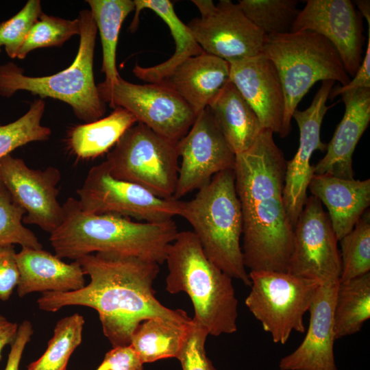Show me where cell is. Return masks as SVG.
<instances>
[{
    "mask_svg": "<svg viewBox=\"0 0 370 370\" xmlns=\"http://www.w3.org/2000/svg\"><path fill=\"white\" fill-rule=\"evenodd\" d=\"M90 281L81 289L44 292L38 308L56 312L64 306H84L98 312L104 335L113 347L127 346L144 320L162 318L180 323L192 319L181 309L173 310L156 297L153 288L159 264L138 257L98 252L76 260Z\"/></svg>",
    "mask_w": 370,
    "mask_h": 370,
    "instance_id": "6da1fadb",
    "label": "cell"
},
{
    "mask_svg": "<svg viewBox=\"0 0 370 370\" xmlns=\"http://www.w3.org/2000/svg\"><path fill=\"white\" fill-rule=\"evenodd\" d=\"M273 132L264 129L252 146L236 155V191L243 215L242 252L250 271L287 272L294 227L284 206L287 161Z\"/></svg>",
    "mask_w": 370,
    "mask_h": 370,
    "instance_id": "7a4b0ae2",
    "label": "cell"
},
{
    "mask_svg": "<svg viewBox=\"0 0 370 370\" xmlns=\"http://www.w3.org/2000/svg\"><path fill=\"white\" fill-rule=\"evenodd\" d=\"M62 208L63 220L49 238L61 259L76 260L94 252H106L161 264L179 232L173 219L140 223L114 214H87L73 197L67 199Z\"/></svg>",
    "mask_w": 370,
    "mask_h": 370,
    "instance_id": "3957f363",
    "label": "cell"
},
{
    "mask_svg": "<svg viewBox=\"0 0 370 370\" xmlns=\"http://www.w3.org/2000/svg\"><path fill=\"white\" fill-rule=\"evenodd\" d=\"M165 262L166 290L171 294L184 292L188 295L194 321L209 335L236 332L238 299L232 278L206 257L193 231L177 233L168 248Z\"/></svg>",
    "mask_w": 370,
    "mask_h": 370,
    "instance_id": "277c9868",
    "label": "cell"
},
{
    "mask_svg": "<svg viewBox=\"0 0 370 370\" xmlns=\"http://www.w3.org/2000/svg\"><path fill=\"white\" fill-rule=\"evenodd\" d=\"M180 216L193 227L206 257L230 278L250 286L240 243L243 215L234 170L217 173L193 199L182 201Z\"/></svg>",
    "mask_w": 370,
    "mask_h": 370,
    "instance_id": "5b68a950",
    "label": "cell"
},
{
    "mask_svg": "<svg viewBox=\"0 0 370 370\" xmlns=\"http://www.w3.org/2000/svg\"><path fill=\"white\" fill-rule=\"evenodd\" d=\"M79 45L76 57L66 69L51 75L31 77L10 62L0 65V96L9 98L18 90L51 97L69 104L75 116L85 123L103 118L106 103L101 100L93 73L97 27L90 10H82Z\"/></svg>",
    "mask_w": 370,
    "mask_h": 370,
    "instance_id": "8992f818",
    "label": "cell"
},
{
    "mask_svg": "<svg viewBox=\"0 0 370 370\" xmlns=\"http://www.w3.org/2000/svg\"><path fill=\"white\" fill-rule=\"evenodd\" d=\"M261 53L275 65L283 88L282 138L291 132L294 112L317 82L337 81L345 86L351 80L334 45L311 31L264 36Z\"/></svg>",
    "mask_w": 370,
    "mask_h": 370,
    "instance_id": "52a82bcc",
    "label": "cell"
},
{
    "mask_svg": "<svg viewBox=\"0 0 370 370\" xmlns=\"http://www.w3.org/2000/svg\"><path fill=\"white\" fill-rule=\"evenodd\" d=\"M178 159L177 143L137 122L122 135L105 162L114 177L171 199L177 186Z\"/></svg>",
    "mask_w": 370,
    "mask_h": 370,
    "instance_id": "ba28073f",
    "label": "cell"
},
{
    "mask_svg": "<svg viewBox=\"0 0 370 370\" xmlns=\"http://www.w3.org/2000/svg\"><path fill=\"white\" fill-rule=\"evenodd\" d=\"M249 275L245 305L273 341L284 345L293 331L304 333V315L321 284L288 272L250 271Z\"/></svg>",
    "mask_w": 370,
    "mask_h": 370,
    "instance_id": "9c48e42d",
    "label": "cell"
},
{
    "mask_svg": "<svg viewBox=\"0 0 370 370\" xmlns=\"http://www.w3.org/2000/svg\"><path fill=\"white\" fill-rule=\"evenodd\" d=\"M78 204L87 214H114L145 222H162L180 216L182 201L157 197L136 184L119 180L106 162L92 166L77 190Z\"/></svg>",
    "mask_w": 370,
    "mask_h": 370,
    "instance_id": "30bf717a",
    "label": "cell"
},
{
    "mask_svg": "<svg viewBox=\"0 0 370 370\" xmlns=\"http://www.w3.org/2000/svg\"><path fill=\"white\" fill-rule=\"evenodd\" d=\"M97 86L105 103L127 110L138 123L174 143L186 134L197 117L177 92L162 84H134L120 76L111 86L101 82Z\"/></svg>",
    "mask_w": 370,
    "mask_h": 370,
    "instance_id": "8fae6325",
    "label": "cell"
},
{
    "mask_svg": "<svg viewBox=\"0 0 370 370\" xmlns=\"http://www.w3.org/2000/svg\"><path fill=\"white\" fill-rule=\"evenodd\" d=\"M200 16L188 26L204 51L228 62L261 53L264 34L244 14L238 3L221 0H193Z\"/></svg>",
    "mask_w": 370,
    "mask_h": 370,
    "instance_id": "7c38bea8",
    "label": "cell"
},
{
    "mask_svg": "<svg viewBox=\"0 0 370 370\" xmlns=\"http://www.w3.org/2000/svg\"><path fill=\"white\" fill-rule=\"evenodd\" d=\"M338 241L321 201L312 195L307 197L294 226L287 272L321 284L340 280Z\"/></svg>",
    "mask_w": 370,
    "mask_h": 370,
    "instance_id": "4fadbf2b",
    "label": "cell"
},
{
    "mask_svg": "<svg viewBox=\"0 0 370 370\" xmlns=\"http://www.w3.org/2000/svg\"><path fill=\"white\" fill-rule=\"evenodd\" d=\"M179 167L173 198L180 199L207 184L217 173L234 169L236 155L216 125L207 107L196 117L177 143Z\"/></svg>",
    "mask_w": 370,
    "mask_h": 370,
    "instance_id": "5bb4252c",
    "label": "cell"
},
{
    "mask_svg": "<svg viewBox=\"0 0 370 370\" xmlns=\"http://www.w3.org/2000/svg\"><path fill=\"white\" fill-rule=\"evenodd\" d=\"M60 178V171L53 166L33 169L10 154L0 159V181L25 209L23 222L36 225L49 234L63 220V208L58 199Z\"/></svg>",
    "mask_w": 370,
    "mask_h": 370,
    "instance_id": "9a60e30c",
    "label": "cell"
},
{
    "mask_svg": "<svg viewBox=\"0 0 370 370\" xmlns=\"http://www.w3.org/2000/svg\"><path fill=\"white\" fill-rule=\"evenodd\" d=\"M334 84L332 80L323 81L310 106L302 111L297 109L293 114L299 127V143L293 159L286 162L283 198L293 227L308 197L307 189L314 174L310 158L314 151H323L327 149V145L321 140L320 131L324 116L330 107L326 101Z\"/></svg>",
    "mask_w": 370,
    "mask_h": 370,
    "instance_id": "2e32d148",
    "label": "cell"
},
{
    "mask_svg": "<svg viewBox=\"0 0 370 370\" xmlns=\"http://www.w3.org/2000/svg\"><path fill=\"white\" fill-rule=\"evenodd\" d=\"M311 31L336 48L348 75L354 77L362 61V22L349 0H308L291 32Z\"/></svg>",
    "mask_w": 370,
    "mask_h": 370,
    "instance_id": "e0dca14e",
    "label": "cell"
},
{
    "mask_svg": "<svg viewBox=\"0 0 370 370\" xmlns=\"http://www.w3.org/2000/svg\"><path fill=\"white\" fill-rule=\"evenodd\" d=\"M229 63L230 81L253 109L262 128L280 134L284 97L273 63L262 53Z\"/></svg>",
    "mask_w": 370,
    "mask_h": 370,
    "instance_id": "ac0fdd59",
    "label": "cell"
},
{
    "mask_svg": "<svg viewBox=\"0 0 370 370\" xmlns=\"http://www.w3.org/2000/svg\"><path fill=\"white\" fill-rule=\"evenodd\" d=\"M339 282L319 286L308 310L306 336L295 350L281 358L280 370H338L334 354L333 312Z\"/></svg>",
    "mask_w": 370,
    "mask_h": 370,
    "instance_id": "d6986e66",
    "label": "cell"
},
{
    "mask_svg": "<svg viewBox=\"0 0 370 370\" xmlns=\"http://www.w3.org/2000/svg\"><path fill=\"white\" fill-rule=\"evenodd\" d=\"M341 96L344 115L327 145L325 155L313 166L314 173L354 179L352 156L370 121V88L349 90Z\"/></svg>",
    "mask_w": 370,
    "mask_h": 370,
    "instance_id": "ffe728a7",
    "label": "cell"
},
{
    "mask_svg": "<svg viewBox=\"0 0 370 370\" xmlns=\"http://www.w3.org/2000/svg\"><path fill=\"white\" fill-rule=\"evenodd\" d=\"M230 82V63L203 51L189 58L162 82L177 92L197 116Z\"/></svg>",
    "mask_w": 370,
    "mask_h": 370,
    "instance_id": "44dd1931",
    "label": "cell"
},
{
    "mask_svg": "<svg viewBox=\"0 0 370 370\" xmlns=\"http://www.w3.org/2000/svg\"><path fill=\"white\" fill-rule=\"evenodd\" d=\"M16 260L20 297L34 292L75 291L85 286L84 273L77 260L68 264L42 249L29 247H22L16 253Z\"/></svg>",
    "mask_w": 370,
    "mask_h": 370,
    "instance_id": "7402d4cb",
    "label": "cell"
},
{
    "mask_svg": "<svg viewBox=\"0 0 370 370\" xmlns=\"http://www.w3.org/2000/svg\"><path fill=\"white\" fill-rule=\"evenodd\" d=\"M308 188L328 210L339 241L355 226L370 205V180L343 179L314 174Z\"/></svg>",
    "mask_w": 370,
    "mask_h": 370,
    "instance_id": "603a6c76",
    "label": "cell"
},
{
    "mask_svg": "<svg viewBox=\"0 0 370 370\" xmlns=\"http://www.w3.org/2000/svg\"><path fill=\"white\" fill-rule=\"evenodd\" d=\"M134 3L135 14L130 31L136 30L141 10L149 9L167 25L175 45L173 54L162 63L149 67L140 66L136 64L133 68V73L136 77L147 83L159 84L185 60L204 51L193 36L188 26L185 25L176 14L171 1L134 0Z\"/></svg>",
    "mask_w": 370,
    "mask_h": 370,
    "instance_id": "cb8c5ba5",
    "label": "cell"
},
{
    "mask_svg": "<svg viewBox=\"0 0 370 370\" xmlns=\"http://www.w3.org/2000/svg\"><path fill=\"white\" fill-rule=\"evenodd\" d=\"M208 108L235 155L249 149L264 130L253 109L230 81Z\"/></svg>",
    "mask_w": 370,
    "mask_h": 370,
    "instance_id": "d4e9b609",
    "label": "cell"
},
{
    "mask_svg": "<svg viewBox=\"0 0 370 370\" xmlns=\"http://www.w3.org/2000/svg\"><path fill=\"white\" fill-rule=\"evenodd\" d=\"M136 123L135 117L127 110L114 108L106 117L72 127L68 134V146L79 159L97 158L112 149Z\"/></svg>",
    "mask_w": 370,
    "mask_h": 370,
    "instance_id": "484cf974",
    "label": "cell"
},
{
    "mask_svg": "<svg viewBox=\"0 0 370 370\" xmlns=\"http://www.w3.org/2000/svg\"><path fill=\"white\" fill-rule=\"evenodd\" d=\"M191 321L180 323L162 318L144 320L134 331L130 345L143 364L177 358Z\"/></svg>",
    "mask_w": 370,
    "mask_h": 370,
    "instance_id": "4316f807",
    "label": "cell"
},
{
    "mask_svg": "<svg viewBox=\"0 0 370 370\" xmlns=\"http://www.w3.org/2000/svg\"><path fill=\"white\" fill-rule=\"evenodd\" d=\"M101 38L102 47L101 72L105 74L102 83L114 84L120 75L116 64V47L123 22L134 10L132 0H87Z\"/></svg>",
    "mask_w": 370,
    "mask_h": 370,
    "instance_id": "83f0119b",
    "label": "cell"
},
{
    "mask_svg": "<svg viewBox=\"0 0 370 370\" xmlns=\"http://www.w3.org/2000/svg\"><path fill=\"white\" fill-rule=\"evenodd\" d=\"M370 318V272L339 282L333 312L335 340L358 332Z\"/></svg>",
    "mask_w": 370,
    "mask_h": 370,
    "instance_id": "f1b7e54d",
    "label": "cell"
},
{
    "mask_svg": "<svg viewBox=\"0 0 370 370\" xmlns=\"http://www.w3.org/2000/svg\"><path fill=\"white\" fill-rule=\"evenodd\" d=\"M84 323L78 313L58 321L46 351L27 370H66L71 355L82 342Z\"/></svg>",
    "mask_w": 370,
    "mask_h": 370,
    "instance_id": "f546056e",
    "label": "cell"
},
{
    "mask_svg": "<svg viewBox=\"0 0 370 370\" xmlns=\"http://www.w3.org/2000/svg\"><path fill=\"white\" fill-rule=\"evenodd\" d=\"M237 3L264 36L291 32L300 11L297 0H240Z\"/></svg>",
    "mask_w": 370,
    "mask_h": 370,
    "instance_id": "4dcf8cb0",
    "label": "cell"
},
{
    "mask_svg": "<svg viewBox=\"0 0 370 370\" xmlns=\"http://www.w3.org/2000/svg\"><path fill=\"white\" fill-rule=\"evenodd\" d=\"M45 110L43 99H36L27 112L17 120L0 124V159L26 144L49 139L51 129L41 124Z\"/></svg>",
    "mask_w": 370,
    "mask_h": 370,
    "instance_id": "1f68e13d",
    "label": "cell"
},
{
    "mask_svg": "<svg viewBox=\"0 0 370 370\" xmlns=\"http://www.w3.org/2000/svg\"><path fill=\"white\" fill-rule=\"evenodd\" d=\"M341 273L345 282L370 271V212L367 210L354 228L340 241Z\"/></svg>",
    "mask_w": 370,
    "mask_h": 370,
    "instance_id": "d6a6232c",
    "label": "cell"
},
{
    "mask_svg": "<svg viewBox=\"0 0 370 370\" xmlns=\"http://www.w3.org/2000/svg\"><path fill=\"white\" fill-rule=\"evenodd\" d=\"M79 18L73 20L49 16L43 12L31 28L17 58L24 59L32 51L39 48L61 47L73 36L79 35Z\"/></svg>",
    "mask_w": 370,
    "mask_h": 370,
    "instance_id": "836d02e7",
    "label": "cell"
},
{
    "mask_svg": "<svg viewBox=\"0 0 370 370\" xmlns=\"http://www.w3.org/2000/svg\"><path fill=\"white\" fill-rule=\"evenodd\" d=\"M26 212L0 181V245L18 244L22 247L42 249L34 233L23 225Z\"/></svg>",
    "mask_w": 370,
    "mask_h": 370,
    "instance_id": "e575fe53",
    "label": "cell"
},
{
    "mask_svg": "<svg viewBox=\"0 0 370 370\" xmlns=\"http://www.w3.org/2000/svg\"><path fill=\"white\" fill-rule=\"evenodd\" d=\"M42 12L39 0H29L12 18L0 23V51L4 47L10 58H17L31 28Z\"/></svg>",
    "mask_w": 370,
    "mask_h": 370,
    "instance_id": "d590c367",
    "label": "cell"
},
{
    "mask_svg": "<svg viewBox=\"0 0 370 370\" xmlns=\"http://www.w3.org/2000/svg\"><path fill=\"white\" fill-rule=\"evenodd\" d=\"M208 335V331L192 319L184 343L176 358L182 370H216L205 349Z\"/></svg>",
    "mask_w": 370,
    "mask_h": 370,
    "instance_id": "8d00e7d4",
    "label": "cell"
},
{
    "mask_svg": "<svg viewBox=\"0 0 370 370\" xmlns=\"http://www.w3.org/2000/svg\"><path fill=\"white\" fill-rule=\"evenodd\" d=\"M14 245H0V300L8 301L17 287L19 271Z\"/></svg>",
    "mask_w": 370,
    "mask_h": 370,
    "instance_id": "74e56055",
    "label": "cell"
},
{
    "mask_svg": "<svg viewBox=\"0 0 370 370\" xmlns=\"http://www.w3.org/2000/svg\"><path fill=\"white\" fill-rule=\"evenodd\" d=\"M97 370H143V364L130 345L113 347Z\"/></svg>",
    "mask_w": 370,
    "mask_h": 370,
    "instance_id": "f35d334b",
    "label": "cell"
},
{
    "mask_svg": "<svg viewBox=\"0 0 370 370\" xmlns=\"http://www.w3.org/2000/svg\"><path fill=\"white\" fill-rule=\"evenodd\" d=\"M359 88H370V28H368V42L365 55L352 80L345 86L332 89L329 97L334 98L345 92Z\"/></svg>",
    "mask_w": 370,
    "mask_h": 370,
    "instance_id": "ab89813d",
    "label": "cell"
},
{
    "mask_svg": "<svg viewBox=\"0 0 370 370\" xmlns=\"http://www.w3.org/2000/svg\"><path fill=\"white\" fill-rule=\"evenodd\" d=\"M31 322L23 321L19 325L16 336L12 343L4 370H18L24 349L33 334Z\"/></svg>",
    "mask_w": 370,
    "mask_h": 370,
    "instance_id": "60d3db41",
    "label": "cell"
},
{
    "mask_svg": "<svg viewBox=\"0 0 370 370\" xmlns=\"http://www.w3.org/2000/svg\"><path fill=\"white\" fill-rule=\"evenodd\" d=\"M18 328L17 323L10 321L4 316L0 314V360L4 347L11 345L14 341Z\"/></svg>",
    "mask_w": 370,
    "mask_h": 370,
    "instance_id": "b9f144b4",
    "label": "cell"
},
{
    "mask_svg": "<svg viewBox=\"0 0 370 370\" xmlns=\"http://www.w3.org/2000/svg\"><path fill=\"white\" fill-rule=\"evenodd\" d=\"M355 3L362 14L368 23V28H370V1L369 0H356Z\"/></svg>",
    "mask_w": 370,
    "mask_h": 370,
    "instance_id": "7bdbcfd3",
    "label": "cell"
}]
</instances>
